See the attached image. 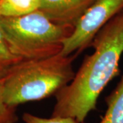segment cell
Returning <instances> with one entry per match:
<instances>
[{"label":"cell","mask_w":123,"mask_h":123,"mask_svg":"<svg viewBox=\"0 0 123 123\" xmlns=\"http://www.w3.org/2000/svg\"><path fill=\"white\" fill-rule=\"evenodd\" d=\"M40 0H0V17H16L40 8Z\"/></svg>","instance_id":"52a82bcc"},{"label":"cell","mask_w":123,"mask_h":123,"mask_svg":"<svg viewBox=\"0 0 123 123\" xmlns=\"http://www.w3.org/2000/svg\"><path fill=\"white\" fill-rule=\"evenodd\" d=\"M17 120L15 107L8 105L5 102L3 78H0V123H15Z\"/></svg>","instance_id":"9c48e42d"},{"label":"cell","mask_w":123,"mask_h":123,"mask_svg":"<svg viewBox=\"0 0 123 123\" xmlns=\"http://www.w3.org/2000/svg\"><path fill=\"white\" fill-rule=\"evenodd\" d=\"M78 53L68 56L23 60L3 78L4 98L10 107L38 101L56 94L72 81L75 73L73 62Z\"/></svg>","instance_id":"7a4b0ae2"},{"label":"cell","mask_w":123,"mask_h":123,"mask_svg":"<svg viewBox=\"0 0 123 123\" xmlns=\"http://www.w3.org/2000/svg\"><path fill=\"white\" fill-rule=\"evenodd\" d=\"M97 0H40V10L52 22L75 27Z\"/></svg>","instance_id":"5b68a950"},{"label":"cell","mask_w":123,"mask_h":123,"mask_svg":"<svg viewBox=\"0 0 123 123\" xmlns=\"http://www.w3.org/2000/svg\"><path fill=\"white\" fill-rule=\"evenodd\" d=\"M0 25L13 53L23 60L60 54L73 26L52 22L40 10L16 17H0Z\"/></svg>","instance_id":"3957f363"},{"label":"cell","mask_w":123,"mask_h":123,"mask_svg":"<svg viewBox=\"0 0 123 123\" xmlns=\"http://www.w3.org/2000/svg\"><path fill=\"white\" fill-rule=\"evenodd\" d=\"M23 61L13 53L0 25V78H4L12 67Z\"/></svg>","instance_id":"ba28073f"},{"label":"cell","mask_w":123,"mask_h":123,"mask_svg":"<svg viewBox=\"0 0 123 123\" xmlns=\"http://www.w3.org/2000/svg\"><path fill=\"white\" fill-rule=\"evenodd\" d=\"M23 120L25 123H79L75 119L69 117H51V118H43L28 113L23 114Z\"/></svg>","instance_id":"30bf717a"},{"label":"cell","mask_w":123,"mask_h":123,"mask_svg":"<svg viewBox=\"0 0 123 123\" xmlns=\"http://www.w3.org/2000/svg\"><path fill=\"white\" fill-rule=\"evenodd\" d=\"M123 10V0H97L75 24L65 41L61 55L79 54L92 43L97 34L110 20Z\"/></svg>","instance_id":"277c9868"},{"label":"cell","mask_w":123,"mask_h":123,"mask_svg":"<svg viewBox=\"0 0 123 123\" xmlns=\"http://www.w3.org/2000/svg\"><path fill=\"white\" fill-rule=\"evenodd\" d=\"M105 101L107 108L99 123H123V76Z\"/></svg>","instance_id":"8992f818"},{"label":"cell","mask_w":123,"mask_h":123,"mask_svg":"<svg viewBox=\"0 0 123 123\" xmlns=\"http://www.w3.org/2000/svg\"><path fill=\"white\" fill-rule=\"evenodd\" d=\"M87 55L70 84L55 94L52 117H69L84 123L96 109L97 99L107 84L119 74L123 53V10L97 34Z\"/></svg>","instance_id":"6da1fadb"}]
</instances>
